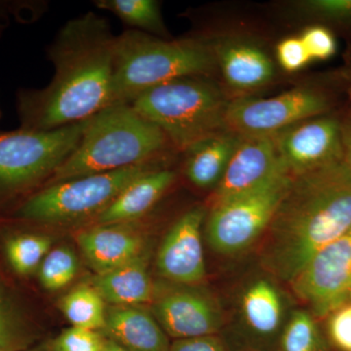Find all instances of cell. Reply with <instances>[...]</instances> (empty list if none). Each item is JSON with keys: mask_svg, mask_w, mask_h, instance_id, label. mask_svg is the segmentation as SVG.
Listing matches in <instances>:
<instances>
[{"mask_svg": "<svg viewBox=\"0 0 351 351\" xmlns=\"http://www.w3.org/2000/svg\"><path fill=\"white\" fill-rule=\"evenodd\" d=\"M107 18L87 12L69 20L46 47L54 75L45 87L20 88V128L52 131L80 123L112 105L115 47Z\"/></svg>", "mask_w": 351, "mask_h": 351, "instance_id": "cell-1", "label": "cell"}, {"mask_svg": "<svg viewBox=\"0 0 351 351\" xmlns=\"http://www.w3.org/2000/svg\"><path fill=\"white\" fill-rule=\"evenodd\" d=\"M351 228V173L345 161L292 176L267 226L261 258L291 282L328 244Z\"/></svg>", "mask_w": 351, "mask_h": 351, "instance_id": "cell-2", "label": "cell"}, {"mask_svg": "<svg viewBox=\"0 0 351 351\" xmlns=\"http://www.w3.org/2000/svg\"><path fill=\"white\" fill-rule=\"evenodd\" d=\"M175 152L156 124L129 104H114L90 119L75 151L43 186L124 169Z\"/></svg>", "mask_w": 351, "mask_h": 351, "instance_id": "cell-3", "label": "cell"}, {"mask_svg": "<svg viewBox=\"0 0 351 351\" xmlns=\"http://www.w3.org/2000/svg\"><path fill=\"white\" fill-rule=\"evenodd\" d=\"M216 59L199 39L165 40L127 29L117 38L112 105L130 104L147 90L179 78L209 75Z\"/></svg>", "mask_w": 351, "mask_h": 351, "instance_id": "cell-4", "label": "cell"}, {"mask_svg": "<svg viewBox=\"0 0 351 351\" xmlns=\"http://www.w3.org/2000/svg\"><path fill=\"white\" fill-rule=\"evenodd\" d=\"M129 105L159 127L177 152L226 130L228 103L204 76L179 78L151 88Z\"/></svg>", "mask_w": 351, "mask_h": 351, "instance_id": "cell-5", "label": "cell"}, {"mask_svg": "<svg viewBox=\"0 0 351 351\" xmlns=\"http://www.w3.org/2000/svg\"><path fill=\"white\" fill-rule=\"evenodd\" d=\"M168 156L112 172L84 176L43 186L18 203L15 219L39 225H66L101 214L141 176L165 167Z\"/></svg>", "mask_w": 351, "mask_h": 351, "instance_id": "cell-6", "label": "cell"}, {"mask_svg": "<svg viewBox=\"0 0 351 351\" xmlns=\"http://www.w3.org/2000/svg\"><path fill=\"white\" fill-rule=\"evenodd\" d=\"M90 119L52 131L0 130V205L43 188L75 151Z\"/></svg>", "mask_w": 351, "mask_h": 351, "instance_id": "cell-7", "label": "cell"}, {"mask_svg": "<svg viewBox=\"0 0 351 351\" xmlns=\"http://www.w3.org/2000/svg\"><path fill=\"white\" fill-rule=\"evenodd\" d=\"M292 176L282 170L257 188L212 206L207 239L215 251L235 254L245 250L267 230Z\"/></svg>", "mask_w": 351, "mask_h": 351, "instance_id": "cell-8", "label": "cell"}, {"mask_svg": "<svg viewBox=\"0 0 351 351\" xmlns=\"http://www.w3.org/2000/svg\"><path fill=\"white\" fill-rule=\"evenodd\" d=\"M330 108L316 90L299 88L269 99L240 98L228 103L226 129L240 137L276 135L295 124L314 119Z\"/></svg>", "mask_w": 351, "mask_h": 351, "instance_id": "cell-9", "label": "cell"}, {"mask_svg": "<svg viewBox=\"0 0 351 351\" xmlns=\"http://www.w3.org/2000/svg\"><path fill=\"white\" fill-rule=\"evenodd\" d=\"M290 283L297 297L319 317L348 304L351 288V228L318 252Z\"/></svg>", "mask_w": 351, "mask_h": 351, "instance_id": "cell-10", "label": "cell"}, {"mask_svg": "<svg viewBox=\"0 0 351 351\" xmlns=\"http://www.w3.org/2000/svg\"><path fill=\"white\" fill-rule=\"evenodd\" d=\"M279 158L291 176L343 160L341 122L314 117L274 135Z\"/></svg>", "mask_w": 351, "mask_h": 351, "instance_id": "cell-11", "label": "cell"}, {"mask_svg": "<svg viewBox=\"0 0 351 351\" xmlns=\"http://www.w3.org/2000/svg\"><path fill=\"white\" fill-rule=\"evenodd\" d=\"M206 210L195 207L175 221L164 237L157 253L159 274L184 285L200 283L206 274L201 226Z\"/></svg>", "mask_w": 351, "mask_h": 351, "instance_id": "cell-12", "label": "cell"}, {"mask_svg": "<svg viewBox=\"0 0 351 351\" xmlns=\"http://www.w3.org/2000/svg\"><path fill=\"white\" fill-rule=\"evenodd\" d=\"M282 170L274 135L241 137L215 189L212 206L257 188Z\"/></svg>", "mask_w": 351, "mask_h": 351, "instance_id": "cell-13", "label": "cell"}, {"mask_svg": "<svg viewBox=\"0 0 351 351\" xmlns=\"http://www.w3.org/2000/svg\"><path fill=\"white\" fill-rule=\"evenodd\" d=\"M152 314L168 336L177 339L213 336L221 327L219 307L191 289L166 293L154 302Z\"/></svg>", "mask_w": 351, "mask_h": 351, "instance_id": "cell-14", "label": "cell"}, {"mask_svg": "<svg viewBox=\"0 0 351 351\" xmlns=\"http://www.w3.org/2000/svg\"><path fill=\"white\" fill-rule=\"evenodd\" d=\"M135 221L90 226L77 233L76 242L96 274L125 265L145 253V237L134 226Z\"/></svg>", "mask_w": 351, "mask_h": 351, "instance_id": "cell-15", "label": "cell"}, {"mask_svg": "<svg viewBox=\"0 0 351 351\" xmlns=\"http://www.w3.org/2000/svg\"><path fill=\"white\" fill-rule=\"evenodd\" d=\"M177 179L175 171L159 168L127 186L101 214L94 225L130 223L144 218Z\"/></svg>", "mask_w": 351, "mask_h": 351, "instance_id": "cell-16", "label": "cell"}, {"mask_svg": "<svg viewBox=\"0 0 351 351\" xmlns=\"http://www.w3.org/2000/svg\"><path fill=\"white\" fill-rule=\"evenodd\" d=\"M103 332L129 351H170L167 334L154 314L138 306H110Z\"/></svg>", "mask_w": 351, "mask_h": 351, "instance_id": "cell-17", "label": "cell"}, {"mask_svg": "<svg viewBox=\"0 0 351 351\" xmlns=\"http://www.w3.org/2000/svg\"><path fill=\"white\" fill-rule=\"evenodd\" d=\"M147 265L145 251L125 265L96 274L91 285L112 306H138L152 302L156 291Z\"/></svg>", "mask_w": 351, "mask_h": 351, "instance_id": "cell-18", "label": "cell"}, {"mask_svg": "<svg viewBox=\"0 0 351 351\" xmlns=\"http://www.w3.org/2000/svg\"><path fill=\"white\" fill-rule=\"evenodd\" d=\"M240 140V136L226 130L184 152L186 156L184 173L189 181L199 189L216 188Z\"/></svg>", "mask_w": 351, "mask_h": 351, "instance_id": "cell-19", "label": "cell"}, {"mask_svg": "<svg viewBox=\"0 0 351 351\" xmlns=\"http://www.w3.org/2000/svg\"><path fill=\"white\" fill-rule=\"evenodd\" d=\"M219 59L226 82L235 89L263 86L274 75V64L269 56L248 44L225 46L219 50Z\"/></svg>", "mask_w": 351, "mask_h": 351, "instance_id": "cell-20", "label": "cell"}, {"mask_svg": "<svg viewBox=\"0 0 351 351\" xmlns=\"http://www.w3.org/2000/svg\"><path fill=\"white\" fill-rule=\"evenodd\" d=\"M242 315L256 339L263 341L274 339L283 321L282 299L276 286L267 280L251 284L242 297Z\"/></svg>", "mask_w": 351, "mask_h": 351, "instance_id": "cell-21", "label": "cell"}, {"mask_svg": "<svg viewBox=\"0 0 351 351\" xmlns=\"http://www.w3.org/2000/svg\"><path fill=\"white\" fill-rule=\"evenodd\" d=\"M94 5L112 13L134 31L168 38L160 6L154 0H96Z\"/></svg>", "mask_w": 351, "mask_h": 351, "instance_id": "cell-22", "label": "cell"}, {"mask_svg": "<svg viewBox=\"0 0 351 351\" xmlns=\"http://www.w3.org/2000/svg\"><path fill=\"white\" fill-rule=\"evenodd\" d=\"M105 301L92 285H80L64 295L61 308L73 327L100 331L105 328Z\"/></svg>", "mask_w": 351, "mask_h": 351, "instance_id": "cell-23", "label": "cell"}, {"mask_svg": "<svg viewBox=\"0 0 351 351\" xmlns=\"http://www.w3.org/2000/svg\"><path fill=\"white\" fill-rule=\"evenodd\" d=\"M52 246V237L36 233H19L7 240L5 255L14 271L29 276L39 269Z\"/></svg>", "mask_w": 351, "mask_h": 351, "instance_id": "cell-24", "label": "cell"}, {"mask_svg": "<svg viewBox=\"0 0 351 351\" xmlns=\"http://www.w3.org/2000/svg\"><path fill=\"white\" fill-rule=\"evenodd\" d=\"M279 351H325L324 341L311 313H293L281 332Z\"/></svg>", "mask_w": 351, "mask_h": 351, "instance_id": "cell-25", "label": "cell"}, {"mask_svg": "<svg viewBox=\"0 0 351 351\" xmlns=\"http://www.w3.org/2000/svg\"><path fill=\"white\" fill-rule=\"evenodd\" d=\"M29 343V328L0 282V351H24Z\"/></svg>", "mask_w": 351, "mask_h": 351, "instance_id": "cell-26", "label": "cell"}, {"mask_svg": "<svg viewBox=\"0 0 351 351\" xmlns=\"http://www.w3.org/2000/svg\"><path fill=\"white\" fill-rule=\"evenodd\" d=\"M75 251L61 246L50 250L39 267V280L46 290L58 291L75 279L78 271Z\"/></svg>", "mask_w": 351, "mask_h": 351, "instance_id": "cell-27", "label": "cell"}, {"mask_svg": "<svg viewBox=\"0 0 351 351\" xmlns=\"http://www.w3.org/2000/svg\"><path fill=\"white\" fill-rule=\"evenodd\" d=\"M105 335L95 330L71 327L64 330L50 343L52 351H103Z\"/></svg>", "mask_w": 351, "mask_h": 351, "instance_id": "cell-28", "label": "cell"}, {"mask_svg": "<svg viewBox=\"0 0 351 351\" xmlns=\"http://www.w3.org/2000/svg\"><path fill=\"white\" fill-rule=\"evenodd\" d=\"M300 38L311 60H328L337 52L336 38L326 27L321 25L307 27Z\"/></svg>", "mask_w": 351, "mask_h": 351, "instance_id": "cell-29", "label": "cell"}, {"mask_svg": "<svg viewBox=\"0 0 351 351\" xmlns=\"http://www.w3.org/2000/svg\"><path fill=\"white\" fill-rule=\"evenodd\" d=\"M307 13L332 21V22L351 23V0H311L302 4Z\"/></svg>", "mask_w": 351, "mask_h": 351, "instance_id": "cell-30", "label": "cell"}, {"mask_svg": "<svg viewBox=\"0 0 351 351\" xmlns=\"http://www.w3.org/2000/svg\"><path fill=\"white\" fill-rule=\"evenodd\" d=\"M277 59L286 71L295 73L311 61L301 38L284 39L277 45Z\"/></svg>", "mask_w": 351, "mask_h": 351, "instance_id": "cell-31", "label": "cell"}, {"mask_svg": "<svg viewBox=\"0 0 351 351\" xmlns=\"http://www.w3.org/2000/svg\"><path fill=\"white\" fill-rule=\"evenodd\" d=\"M328 331L339 350L351 351V304H343L331 313Z\"/></svg>", "mask_w": 351, "mask_h": 351, "instance_id": "cell-32", "label": "cell"}, {"mask_svg": "<svg viewBox=\"0 0 351 351\" xmlns=\"http://www.w3.org/2000/svg\"><path fill=\"white\" fill-rule=\"evenodd\" d=\"M170 351H228L223 341L217 337L204 336L197 338L177 339L170 346Z\"/></svg>", "mask_w": 351, "mask_h": 351, "instance_id": "cell-33", "label": "cell"}, {"mask_svg": "<svg viewBox=\"0 0 351 351\" xmlns=\"http://www.w3.org/2000/svg\"><path fill=\"white\" fill-rule=\"evenodd\" d=\"M27 7V5L25 4H16L15 1L0 0V38L5 34L12 18L18 17L19 14L23 13L21 11L24 10Z\"/></svg>", "mask_w": 351, "mask_h": 351, "instance_id": "cell-34", "label": "cell"}, {"mask_svg": "<svg viewBox=\"0 0 351 351\" xmlns=\"http://www.w3.org/2000/svg\"><path fill=\"white\" fill-rule=\"evenodd\" d=\"M341 141H343V161L351 173V119L341 122Z\"/></svg>", "mask_w": 351, "mask_h": 351, "instance_id": "cell-35", "label": "cell"}, {"mask_svg": "<svg viewBox=\"0 0 351 351\" xmlns=\"http://www.w3.org/2000/svg\"><path fill=\"white\" fill-rule=\"evenodd\" d=\"M103 351H129V350H127L126 348H124L123 346L119 345V343H115V341H112V339H107V341H106L105 346H104Z\"/></svg>", "mask_w": 351, "mask_h": 351, "instance_id": "cell-36", "label": "cell"}, {"mask_svg": "<svg viewBox=\"0 0 351 351\" xmlns=\"http://www.w3.org/2000/svg\"><path fill=\"white\" fill-rule=\"evenodd\" d=\"M24 351H52L51 350L50 346H36V348H27Z\"/></svg>", "mask_w": 351, "mask_h": 351, "instance_id": "cell-37", "label": "cell"}, {"mask_svg": "<svg viewBox=\"0 0 351 351\" xmlns=\"http://www.w3.org/2000/svg\"><path fill=\"white\" fill-rule=\"evenodd\" d=\"M2 117H3V112H2L1 105H0V121H1Z\"/></svg>", "mask_w": 351, "mask_h": 351, "instance_id": "cell-38", "label": "cell"}, {"mask_svg": "<svg viewBox=\"0 0 351 351\" xmlns=\"http://www.w3.org/2000/svg\"><path fill=\"white\" fill-rule=\"evenodd\" d=\"M348 304H351V288L350 291V295H348Z\"/></svg>", "mask_w": 351, "mask_h": 351, "instance_id": "cell-39", "label": "cell"}]
</instances>
